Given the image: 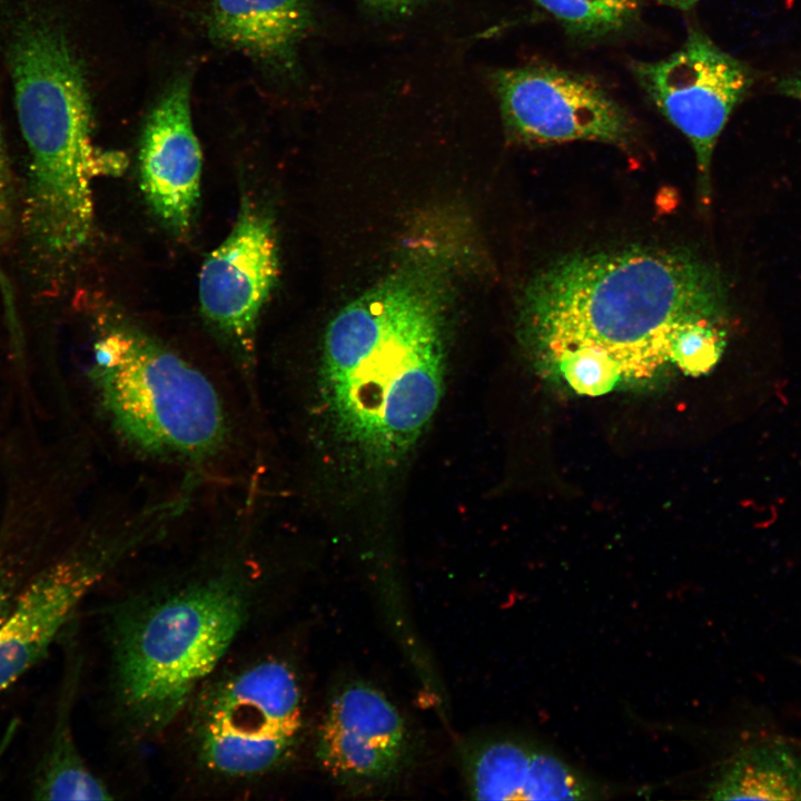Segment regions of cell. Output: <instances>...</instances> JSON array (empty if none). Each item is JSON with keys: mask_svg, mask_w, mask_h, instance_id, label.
I'll return each instance as SVG.
<instances>
[{"mask_svg": "<svg viewBox=\"0 0 801 801\" xmlns=\"http://www.w3.org/2000/svg\"><path fill=\"white\" fill-rule=\"evenodd\" d=\"M72 681L63 698L52 738L33 782L36 800H112L117 798L110 784L93 772L77 746L71 725Z\"/></svg>", "mask_w": 801, "mask_h": 801, "instance_id": "9a60e30c", "label": "cell"}, {"mask_svg": "<svg viewBox=\"0 0 801 801\" xmlns=\"http://www.w3.org/2000/svg\"><path fill=\"white\" fill-rule=\"evenodd\" d=\"M568 33L599 38L615 33L635 18L640 0H533Z\"/></svg>", "mask_w": 801, "mask_h": 801, "instance_id": "ac0fdd59", "label": "cell"}, {"mask_svg": "<svg viewBox=\"0 0 801 801\" xmlns=\"http://www.w3.org/2000/svg\"><path fill=\"white\" fill-rule=\"evenodd\" d=\"M725 312L715 268L685 253L631 248L577 254L543 269L525 289L521 323L536 358L592 348L629 383L672 364L671 340L682 324L724 319Z\"/></svg>", "mask_w": 801, "mask_h": 801, "instance_id": "7a4b0ae2", "label": "cell"}, {"mask_svg": "<svg viewBox=\"0 0 801 801\" xmlns=\"http://www.w3.org/2000/svg\"><path fill=\"white\" fill-rule=\"evenodd\" d=\"M171 511L155 498L117 508L32 578L0 623V692L41 660L81 603L168 530Z\"/></svg>", "mask_w": 801, "mask_h": 801, "instance_id": "52a82bcc", "label": "cell"}, {"mask_svg": "<svg viewBox=\"0 0 801 801\" xmlns=\"http://www.w3.org/2000/svg\"><path fill=\"white\" fill-rule=\"evenodd\" d=\"M88 378L100 417L120 449L187 483L238 481L248 455L239 411L201 367L123 322L102 328Z\"/></svg>", "mask_w": 801, "mask_h": 801, "instance_id": "5b68a950", "label": "cell"}, {"mask_svg": "<svg viewBox=\"0 0 801 801\" xmlns=\"http://www.w3.org/2000/svg\"><path fill=\"white\" fill-rule=\"evenodd\" d=\"M312 22L309 0H212L209 17L219 42L284 67Z\"/></svg>", "mask_w": 801, "mask_h": 801, "instance_id": "4fadbf2b", "label": "cell"}, {"mask_svg": "<svg viewBox=\"0 0 801 801\" xmlns=\"http://www.w3.org/2000/svg\"><path fill=\"white\" fill-rule=\"evenodd\" d=\"M778 89L801 102V76L783 79L779 82Z\"/></svg>", "mask_w": 801, "mask_h": 801, "instance_id": "cb8c5ba5", "label": "cell"}, {"mask_svg": "<svg viewBox=\"0 0 801 801\" xmlns=\"http://www.w3.org/2000/svg\"><path fill=\"white\" fill-rule=\"evenodd\" d=\"M13 188L4 141L0 130V245H2L12 227Z\"/></svg>", "mask_w": 801, "mask_h": 801, "instance_id": "44dd1931", "label": "cell"}, {"mask_svg": "<svg viewBox=\"0 0 801 801\" xmlns=\"http://www.w3.org/2000/svg\"><path fill=\"white\" fill-rule=\"evenodd\" d=\"M253 497L218 525L181 534L180 520L109 581L105 710L122 759L159 746L207 675L266 634L277 596Z\"/></svg>", "mask_w": 801, "mask_h": 801, "instance_id": "6da1fadb", "label": "cell"}, {"mask_svg": "<svg viewBox=\"0 0 801 801\" xmlns=\"http://www.w3.org/2000/svg\"><path fill=\"white\" fill-rule=\"evenodd\" d=\"M711 800H801V754L768 742L744 749L708 789Z\"/></svg>", "mask_w": 801, "mask_h": 801, "instance_id": "5bb4252c", "label": "cell"}, {"mask_svg": "<svg viewBox=\"0 0 801 801\" xmlns=\"http://www.w3.org/2000/svg\"><path fill=\"white\" fill-rule=\"evenodd\" d=\"M324 723L350 732L403 759L405 723L393 703L375 688L359 682L344 686L332 700Z\"/></svg>", "mask_w": 801, "mask_h": 801, "instance_id": "2e32d148", "label": "cell"}, {"mask_svg": "<svg viewBox=\"0 0 801 801\" xmlns=\"http://www.w3.org/2000/svg\"><path fill=\"white\" fill-rule=\"evenodd\" d=\"M553 367L580 395L600 396L624 383L617 366L604 354L586 347L563 348L537 358Z\"/></svg>", "mask_w": 801, "mask_h": 801, "instance_id": "d6986e66", "label": "cell"}, {"mask_svg": "<svg viewBox=\"0 0 801 801\" xmlns=\"http://www.w3.org/2000/svg\"><path fill=\"white\" fill-rule=\"evenodd\" d=\"M632 71L652 103L691 144L701 195L708 198L718 139L753 81L749 67L691 28L671 56L633 62Z\"/></svg>", "mask_w": 801, "mask_h": 801, "instance_id": "ba28073f", "label": "cell"}, {"mask_svg": "<svg viewBox=\"0 0 801 801\" xmlns=\"http://www.w3.org/2000/svg\"><path fill=\"white\" fill-rule=\"evenodd\" d=\"M657 4L676 8L681 10H689L694 4H696L700 0H651Z\"/></svg>", "mask_w": 801, "mask_h": 801, "instance_id": "d4e9b609", "label": "cell"}, {"mask_svg": "<svg viewBox=\"0 0 801 801\" xmlns=\"http://www.w3.org/2000/svg\"><path fill=\"white\" fill-rule=\"evenodd\" d=\"M316 751L322 765L345 781L385 780L398 770L403 760L324 722L318 730Z\"/></svg>", "mask_w": 801, "mask_h": 801, "instance_id": "e0dca14e", "label": "cell"}, {"mask_svg": "<svg viewBox=\"0 0 801 801\" xmlns=\"http://www.w3.org/2000/svg\"><path fill=\"white\" fill-rule=\"evenodd\" d=\"M464 773L477 800H594L603 793L548 749L516 738L473 744L464 754Z\"/></svg>", "mask_w": 801, "mask_h": 801, "instance_id": "7c38bea8", "label": "cell"}, {"mask_svg": "<svg viewBox=\"0 0 801 801\" xmlns=\"http://www.w3.org/2000/svg\"><path fill=\"white\" fill-rule=\"evenodd\" d=\"M507 131L533 145L597 141L625 147L631 121L596 81L547 66L500 69L493 75Z\"/></svg>", "mask_w": 801, "mask_h": 801, "instance_id": "9c48e42d", "label": "cell"}, {"mask_svg": "<svg viewBox=\"0 0 801 801\" xmlns=\"http://www.w3.org/2000/svg\"><path fill=\"white\" fill-rule=\"evenodd\" d=\"M303 730L298 669L264 634L207 675L159 746L184 798L258 800L293 765Z\"/></svg>", "mask_w": 801, "mask_h": 801, "instance_id": "277c9868", "label": "cell"}, {"mask_svg": "<svg viewBox=\"0 0 801 801\" xmlns=\"http://www.w3.org/2000/svg\"><path fill=\"white\" fill-rule=\"evenodd\" d=\"M407 270L344 308L325 334L318 394L332 429L374 463L416 443L444 392L439 291Z\"/></svg>", "mask_w": 801, "mask_h": 801, "instance_id": "3957f363", "label": "cell"}, {"mask_svg": "<svg viewBox=\"0 0 801 801\" xmlns=\"http://www.w3.org/2000/svg\"><path fill=\"white\" fill-rule=\"evenodd\" d=\"M277 276L273 222L258 206L246 200L228 236L205 259L198 296L201 314L231 346L253 389L258 317Z\"/></svg>", "mask_w": 801, "mask_h": 801, "instance_id": "30bf717a", "label": "cell"}, {"mask_svg": "<svg viewBox=\"0 0 801 801\" xmlns=\"http://www.w3.org/2000/svg\"><path fill=\"white\" fill-rule=\"evenodd\" d=\"M725 344L724 319L686 322L672 336L671 363L688 375L705 374L720 360Z\"/></svg>", "mask_w": 801, "mask_h": 801, "instance_id": "ffe728a7", "label": "cell"}, {"mask_svg": "<svg viewBox=\"0 0 801 801\" xmlns=\"http://www.w3.org/2000/svg\"><path fill=\"white\" fill-rule=\"evenodd\" d=\"M14 102L29 150L23 219L29 241L62 263L89 240L91 186L119 176L128 159L92 140V112L81 66L62 31L43 19L22 22L9 49Z\"/></svg>", "mask_w": 801, "mask_h": 801, "instance_id": "8992f818", "label": "cell"}, {"mask_svg": "<svg viewBox=\"0 0 801 801\" xmlns=\"http://www.w3.org/2000/svg\"><path fill=\"white\" fill-rule=\"evenodd\" d=\"M20 592L14 572L0 556V623L9 614Z\"/></svg>", "mask_w": 801, "mask_h": 801, "instance_id": "7402d4cb", "label": "cell"}, {"mask_svg": "<svg viewBox=\"0 0 801 801\" xmlns=\"http://www.w3.org/2000/svg\"><path fill=\"white\" fill-rule=\"evenodd\" d=\"M202 156L191 117V80L176 78L148 116L139 150L140 187L171 231L190 228L200 195Z\"/></svg>", "mask_w": 801, "mask_h": 801, "instance_id": "8fae6325", "label": "cell"}, {"mask_svg": "<svg viewBox=\"0 0 801 801\" xmlns=\"http://www.w3.org/2000/svg\"><path fill=\"white\" fill-rule=\"evenodd\" d=\"M369 8L387 14H408L416 9L423 0H363Z\"/></svg>", "mask_w": 801, "mask_h": 801, "instance_id": "603a6c76", "label": "cell"}]
</instances>
